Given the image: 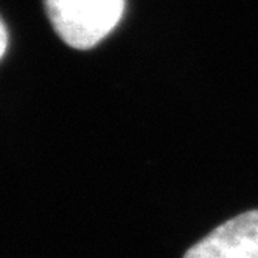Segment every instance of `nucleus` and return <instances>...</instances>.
Returning <instances> with one entry per match:
<instances>
[{
  "label": "nucleus",
  "instance_id": "nucleus-1",
  "mask_svg": "<svg viewBox=\"0 0 258 258\" xmlns=\"http://www.w3.org/2000/svg\"><path fill=\"white\" fill-rule=\"evenodd\" d=\"M48 19L72 48L89 50L112 31L124 11V0H44Z\"/></svg>",
  "mask_w": 258,
  "mask_h": 258
},
{
  "label": "nucleus",
  "instance_id": "nucleus-2",
  "mask_svg": "<svg viewBox=\"0 0 258 258\" xmlns=\"http://www.w3.org/2000/svg\"><path fill=\"white\" fill-rule=\"evenodd\" d=\"M183 258H258V210L238 215L216 227Z\"/></svg>",
  "mask_w": 258,
  "mask_h": 258
},
{
  "label": "nucleus",
  "instance_id": "nucleus-3",
  "mask_svg": "<svg viewBox=\"0 0 258 258\" xmlns=\"http://www.w3.org/2000/svg\"><path fill=\"white\" fill-rule=\"evenodd\" d=\"M7 45H8V31H7V27H5L4 21L0 19V58L4 56Z\"/></svg>",
  "mask_w": 258,
  "mask_h": 258
}]
</instances>
